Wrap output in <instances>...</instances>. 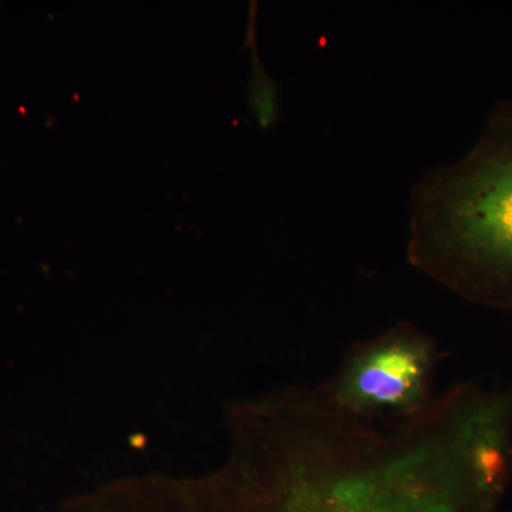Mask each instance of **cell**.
<instances>
[{"label": "cell", "instance_id": "2", "mask_svg": "<svg viewBox=\"0 0 512 512\" xmlns=\"http://www.w3.org/2000/svg\"><path fill=\"white\" fill-rule=\"evenodd\" d=\"M433 359L420 336L396 330L360 350L340 382V400L353 412L409 409L426 394Z\"/></svg>", "mask_w": 512, "mask_h": 512}, {"label": "cell", "instance_id": "1", "mask_svg": "<svg viewBox=\"0 0 512 512\" xmlns=\"http://www.w3.org/2000/svg\"><path fill=\"white\" fill-rule=\"evenodd\" d=\"M409 256L468 301L512 313V100L466 156L414 185Z\"/></svg>", "mask_w": 512, "mask_h": 512}, {"label": "cell", "instance_id": "3", "mask_svg": "<svg viewBox=\"0 0 512 512\" xmlns=\"http://www.w3.org/2000/svg\"><path fill=\"white\" fill-rule=\"evenodd\" d=\"M249 106L259 127L274 126L279 111L278 86L265 72L264 66L258 62L256 55L252 63L251 83H249Z\"/></svg>", "mask_w": 512, "mask_h": 512}]
</instances>
